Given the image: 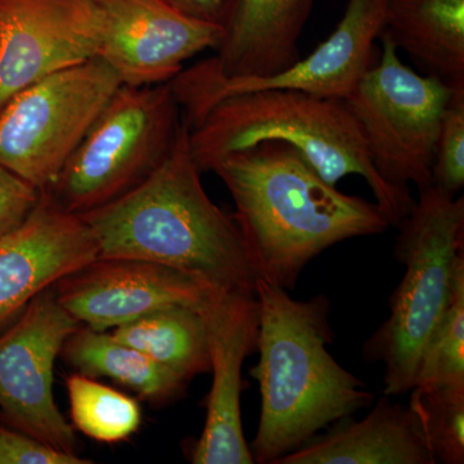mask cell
Listing matches in <instances>:
<instances>
[{
    "label": "cell",
    "mask_w": 464,
    "mask_h": 464,
    "mask_svg": "<svg viewBox=\"0 0 464 464\" xmlns=\"http://www.w3.org/2000/svg\"><path fill=\"white\" fill-rule=\"evenodd\" d=\"M315 0H225L209 65L225 78H265L297 63Z\"/></svg>",
    "instance_id": "cell-16"
},
{
    "label": "cell",
    "mask_w": 464,
    "mask_h": 464,
    "mask_svg": "<svg viewBox=\"0 0 464 464\" xmlns=\"http://www.w3.org/2000/svg\"><path fill=\"white\" fill-rule=\"evenodd\" d=\"M61 357L87 377H108L134 391L152 404H168L179 398L188 381L130 344L111 332L94 331L79 325L63 344Z\"/></svg>",
    "instance_id": "cell-19"
},
{
    "label": "cell",
    "mask_w": 464,
    "mask_h": 464,
    "mask_svg": "<svg viewBox=\"0 0 464 464\" xmlns=\"http://www.w3.org/2000/svg\"><path fill=\"white\" fill-rule=\"evenodd\" d=\"M91 2L100 18L99 58L123 85L168 83L221 39V26L186 16L168 0Z\"/></svg>",
    "instance_id": "cell-11"
},
{
    "label": "cell",
    "mask_w": 464,
    "mask_h": 464,
    "mask_svg": "<svg viewBox=\"0 0 464 464\" xmlns=\"http://www.w3.org/2000/svg\"><path fill=\"white\" fill-rule=\"evenodd\" d=\"M111 334L185 381L209 372L206 320L198 308L181 304L158 308L112 329Z\"/></svg>",
    "instance_id": "cell-20"
},
{
    "label": "cell",
    "mask_w": 464,
    "mask_h": 464,
    "mask_svg": "<svg viewBox=\"0 0 464 464\" xmlns=\"http://www.w3.org/2000/svg\"><path fill=\"white\" fill-rule=\"evenodd\" d=\"M81 217L99 258L155 262L216 288L256 293L258 275L239 227L208 197L183 121L172 149L148 179Z\"/></svg>",
    "instance_id": "cell-2"
},
{
    "label": "cell",
    "mask_w": 464,
    "mask_h": 464,
    "mask_svg": "<svg viewBox=\"0 0 464 464\" xmlns=\"http://www.w3.org/2000/svg\"><path fill=\"white\" fill-rule=\"evenodd\" d=\"M386 26V0H348L334 32L313 53L265 78H225L208 60L169 82L183 121L191 125L217 101L256 91H295L346 100L369 67L373 45Z\"/></svg>",
    "instance_id": "cell-9"
},
{
    "label": "cell",
    "mask_w": 464,
    "mask_h": 464,
    "mask_svg": "<svg viewBox=\"0 0 464 464\" xmlns=\"http://www.w3.org/2000/svg\"><path fill=\"white\" fill-rule=\"evenodd\" d=\"M97 258L84 219L42 192L24 224L0 237V331L43 290Z\"/></svg>",
    "instance_id": "cell-15"
},
{
    "label": "cell",
    "mask_w": 464,
    "mask_h": 464,
    "mask_svg": "<svg viewBox=\"0 0 464 464\" xmlns=\"http://www.w3.org/2000/svg\"><path fill=\"white\" fill-rule=\"evenodd\" d=\"M181 124L169 82L121 84L45 194L78 216L111 203L160 166Z\"/></svg>",
    "instance_id": "cell-6"
},
{
    "label": "cell",
    "mask_w": 464,
    "mask_h": 464,
    "mask_svg": "<svg viewBox=\"0 0 464 464\" xmlns=\"http://www.w3.org/2000/svg\"><path fill=\"white\" fill-rule=\"evenodd\" d=\"M275 464H435L409 405L383 395L360 420L344 418Z\"/></svg>",
    "instance_id": "cell-17"
},
{
    "label": "cell",
    "mask_w": 464,
    "mask_h": 464,
    "mask_svg": "<svg viewBox=\"0 0 464 464\" xmlns=\"http://www.w3.org/2000/svg\"><path fill=\"white\" fill-rule=\"evenodd\" d=\"M188 128L191 154L201 173L234 152L279 141L297 150L333 186L351 174L362 177L391 226L396 227L414 206L411 190L393 188L375 170L344 100L295 91L246 92L217 101Z\"/></svg>",
    "instance_id": "cell-4"
},
{
    "label": "cell",
    "mask_w": 464,
    "mask_h": 464,
    "mask_svg": "<svg viewBox=\"0 0 464 464\" xmlns=\"http://www.w3.org/2000/svg\"><path fill=\"white\" fill-rule=\"evenodd\" d=\"M212 387L207 417L191 462L253 464L241 420L243 365L257 351L259 304L256 293L219 290L203 310Z\"/></svg>",
    "instance_id": "cell-14"
},
{
    "label": "cell",
    "mask_w": 464,
    "mask_h": 464,
    "mask_svg": "<svg viewBox=\"0 0 464 464\" xmlns=\"http://www.w3.org/2000/svg\"><path fill=\"white\" fill-rule=\"evenodd\" d=\"M121 85L97 57L21 91L0 110V166L50 190Z\"/></svg>",
    "instance_id": "cell-8"
},
{
    "label": "cell",
    "mask_w": 464,
    "mask_h": 464,
    "mask_svg": "<svg viewBox=\"0 0 464 464\" xmlns=\"http://www.w3.org/2000/svg\"><path fill=\"white\" fill-rule=\"evenodd\" d=\"M70 417L78 431L100 442L124 441L141 424L139 401L81 373L66 380Z\"/></svg>",
    "instance_id": "cell-21"
},
{
    "label": "cell",
    "mask_w": 464,
    "mask_h": 464,
    "mask_svg": "<svg viewBox=\"0 0 464 464\" xmlns=\"http://www.w3.org/2000/svg\"><path fill=\"white\" fill-rule=\"evenodd\" d=\"M383 33L427 74L464 87V0H386Z\"/></svg>",
    "instance_id": "cell-18"
},
{
    "label": "cell",
    "mask_w": 464,
    "mask_h": 464,
    "mask_svg": "<svg viewBox=\"0 0 464 464\" xmlns=\"http://www.w3.org/2000/svg\"><path fill=\"white\" fill-rule=\"evenodd\" d=\"M464 185V87L451 92L440 123L432 186L449 197H458Z\"/></svg>",
    "instance_id": "cell-24"
},
{
    "label": "cell",
    "mask_w": 464,
    "mask_h": 464,
    "mask_svg": "<svg viewBox=\"0 0 464 464\" xmlns=\"http://www.w3.org/2000/svg\"><path fill=\"white\" fill-rule=\"evenodd\" d=\"M409 408L435 464L464 463V383L415 386Z\"/></svg>",
    "instance_id": "cell-22"
},
{
    "label": "cell",
    "mask_w": 464,
    "mask_h": 464,
    "mask_svg": "<svg viewBox=\"0 0 464 464\" xmlns=\"http://www.w3.org/2000/svg\"><path fill=\"white\" fill-rule=\"evenodd\" d=\"M53 289L70 315L100 332L174 304L203 311L222 290L169 266L130 258L94 259Z\"/></svg>",
    "instance_id": "cell-13"
},
{
    "label": "cell",
    "mask_w": 464,
    "mask_h": 464,
    "mask_svg": "<svg viewBox=\"0 0 464 464\" xmlns=\"http://www.w3.org/2000/svg\"><path fill=\"white\" fill-rule=\"evenodd\" d=\"M215 172L234 199V219L258 279L290 290L314 258L341 241L391 227L377 203L324 181L299 152L265 141L219 159Z\"/></svg>",
    "instance_id": "cell-1"
},
{
    "label": "cell",
    "mask_w": 464,
    "mask_h": 464,
    "mask_svg": "<svg viewBox=\"0 0 464 464\" xmlns=\"http://www.w3.org/2000/svg\"><path fill=\"white\" fill-rule=\"evenodd\" d=\"M16 429L0 424V464H90Z\"/></svg>",
    "instance_id": "cell-25"
},
{
    "label": "cell",
    "mask_w": 464,
    "mask_h": 464,
    "mask_svg": "<svg viewBox=\"0 0 464 464\" xmlns=\"http://www.w3.org/2000/svg\"><path fill=\"white\" fill-rule=\"evenodd\" d=\"M186 16L218 25L225 0H168Z\"/></svg>",
    "instance_id": "cell-27"
},
{
    "label": "cell",
    "mask_w": 464,
    "mask_h": 464,
    "mask_svg": "<svg viewBox=\"0 0 464 464\" xmlns=\"http://www.w3.org/2000/svg\"><path fill=\"white\" fill-rule=\"evenodd\" d=\"M91 0H0V110L45 76L99 57Z\"/></svg>",
    "instance_id": "cell-12"
},
{
    "label": "cell",
    "mask_w": 464,
    "mask_h": 464,
    "mask_svg": "<svg viewBox=\"0 0 464 464\" xmlns=\"http://www.w3.org/2000/svg\"><path fill=\"white\" fill-rule=\"evenodd\" d=\"M382 54L344 100L359 124L372 164L381 179L400 190L432 186L442 112L450 87L433 75H420L400 60L383 32Z\"/></svg>",
    "instance_id": "cell-7"
},
{
    "label": "cell",
    "mask_w": 464,
    "mask_h": 464,
    "mask_svg": "<svg viewBox=\"0 0 464 464\" xmlns=\"http://www.w3.org/2000/svg\"><path fill=\"white\" fill-rule=\"evenodd\" d=\"M41 197V191L0 166V237L23 225Z\"/></svg>",
    "instance_id": "cell-26"
},
{
    "label": "cell",
    "mask_w": 464,
    "mask_h": 464,
    "mask_svg": "<svg viewBox=\"0 0 464 464\" xmlns=\"http://www.w3.org/2000/svg\"><path fill=\"white\" fill-rule=\"evenodd\" d=\"M78 320L50 286L0 334V411L9 426L75 454L74 427L54 401V364Z\"/></svg>",
    "instance_id": "cell-10"
},
{
    "label": "cell",
    "mask_w": 464,
    "mask_h": 464,
    "mask_svg": "<svg viewBox=\"0 0 464 464\" xmlns=\"http://www.w3.org/2000/svg\"><path fill=\"white\" fill-rule=\"evenodd\" d=\"M396 227L393 257L405 266L404 276L391 295L389 319L362 347L365 360L383 364L390 398L413 389L424 346L450 304L464 265L463 198L430 186Z\"/></svg>",
    "instance_id": "cell-5"
},
{
    "label": "cell",
    "mask_w": 464,
    "mask_h": 464,
    "mask_svg": "<svg viewBox=\"0 0 464 464\" xmlns=\"http://www.w3.org/2000/svg\"><path fill=\"white\" fill-rule=\"evenodd\" d=\"M464 383V265L458 268L450 304L427 341L415 386Z\"/></svg>",
    "instance_id": "cell-23"
},
{
    "label": "cell",
    "mask_w": 464,
    "mask_h": 464,
    "mask_svg": "<svg viewBox=\"0 0 464 464\" xmlns=\"http://www.w3.org/2000/svg\"><path fill=\"white\" fill-rule=\"evenodd\" d=\"M261 415L250 445L255 463L275 464L324 430L373 404L375 396L332 356L325 295L308 301L258 279Z\"/></svg>",
    "instance_id": "cell-3"
}]
</instances>
